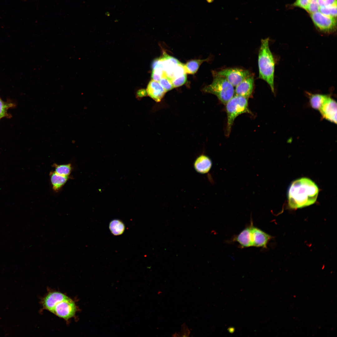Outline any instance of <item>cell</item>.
<instances>
[{"instance_id": "obj_1", "label": "cell", "mask_w": 337, "mask_h": 337, "mask_svg": "<svg viewBox=\"0 0 337 337\" xmlns=\"http://www.w3.org/2000/svg\"><path fill=\"white\" fill-rule=\"evenodd\" d=\"M319 193L315 183L307 178H301L292 182L287 193L288 206L290 209H296L314 203Z\"/></svg>"}, {"instance_id": "obj_2", "label": "cell", "mask_w": 337, "mask_h": 337, "mask_svg": "<svg viewBox=\"0 0 337 337\" xmlns=\"http://www.w3.org/2000/svg\"><path fill=\"white\" fill-rule=\"evenodd\" d=\"M269 38L261 41L258 56L259 78L266 81L270 86L272 92L275 93V61L269 48Z\"/></svg>"}, {"instance_id": "obj_3", "label": "cell", "mask_w": 337, "mask_h": 337, "mask_svg": "<svg viewBox=\"0 0 337 337\" xmlns=\"http://www.w3.org/2000/svg\"><path fill=\"white\" fill-rule=\"evenodd\" d=\"M213 80L210 85L203 89L205 92L215 95L221 102L226 105L234 95V86L224 77L212 71Z\"/></svg>"}, {"instance_id": "obj_4", "label": "cell", "mask_w": 337, "mask_h": 337, "mask_svg": "<svg viewBox=\"0 0 337 337\" xmlns=\"http://www.w3.org/2000/svg\"><path fill=\"white\" fill-rule=\"evenodd\" d=\"M226 110L227 115L226 135L229 136L236 118L241 114H252L248 106V98L235 95L227 103Z\"/></svg>"}, {"instance_id": "obj_5", "label": "cell", "mask_w": 337, "mask_h": 337, "mask_svg": "<svg viewBox=\"0 0 337 337\" xmlns=\"http://www.w3.org/2000/svg\"><path fill=\"white\" fill-rule=\"evenodd\" d=\"M315 27L320 32L326 33L334 32L336 29V18L325 15L318 11L310 14Z\"/></svg>"}, {"instance_id": "obj_6", "label": "cell", "mask_w": 337, "mask_h": 337, "mask_svg": "<svg viewBox=\"0 0 337 337\" xmlns=\"http://www.w3.org/2000/svg\"><path fill=\"white\" fill-rule=\"evenodd\" d=\"M77 310L74 301L69 297L59 303L52 313L66 321L75 316Z\"/></svg>"}, {"instance_id": "obj_7", "label": "cell", "mask_w": 337, "mask_h": 337, "mask_svg": "<svg viewBox=\"0 0 337 337\" xmlns=\"http://www.w3.org/2000/svg\"><path fill=\"white\" fill-rule=\"evenodd\" d=\"M216 72L225 77L234 87L251 74L249 70L238 68H226Z\"/></svg>"}, {"instance_id": "obj_8", "label": "cell", "mask_w": 337, "mask_h": 337, "mask_svg": "<svg viewBox=\"0 0 337 337\" xmlns=\"http://www.w3.org/2000/svg\"><path fill=\"white\" fill-rule=\"evenodd\" d=\"M319 110L323 118L337 123V103L330 96H328Z\"/></svg>"}, {"instance_id": "obj_9", "label": "cell", "mask_w": 337, "mask_h": 337, "mask_svg": "<svg viewBox=\"0 0 337 337\" xmlns=\"http://www.w3.org/2000/svg\"><path fill=\"white\" fill-rule=\"evenodd\" d=\"M68 297L66 295L59 291L50 292L43 298L41 304L43 309L52 313L56 305Z\"/></svg>"}, {"instance_id": "obj_10", "label": "cell", "mask_w": 337, "mask_h": 337, "mask_svg": "<svg viewBox=\"0 0 337 337\" xmlns=\"http://www.w3.org/2000/svg\"><path fill=\"white\" fill-rule=\"evenodd\" d=\"M252 245L256 247L266 248L267 245L272 237L260 229L255 227L252 223L251 226Z\"/></svg>"}, {"instance_id": "obj_11", "label": "cell", "mask_w": 337, "mask_h": 337, "mask_svg": "<svg viewBox=\"0 0 337 337\" xmlns=\"http://www.w3.org/2000/svg\"><path fill=\"white\" fill-rule=\"evenodd\" d=\"M254 76L252 74L236 86L235 95L247 98L252 95L254 86Z\"/></svg>"}, {"instance_id": "obj_12", "label": "cell", "mask_w": 337, "mask_h": 337, "mask_svg": "<svg viewBox=\"0 0 337 337\" xmlns=\"http://www.w3.org/2000/svg\"><path fill=\"white\" fill-rule=\"evenodd\" d=\"M166 92L158 81L152 80L148 85L147 94L156 102H160Z\"/></svg>"}, {"instance_id": "obj_13", "label": "cell", "mask_w": 337, "mask_h": 337, "mask_svg": "<svg viewBox=\"0 0 337 337\" xmlns=\"http://www.w3.org/2000/svg\"><path fill=\"white\" fill-rule=\"evenodd\" d=\"M164 76L170 79L172 72L180 62L176 58L164 53L161 57Z\"/></svg>"}, {"instance_id": "obj_14", "label": "cell", "mask_w": 337, "mask_h": 337, "mask_svg": "<svg viewBox=\"0 0 337 337\" xmlns=\"http://www.w3.org/2000/svg\"><path fill=\"white\" fill-rule=\"evenodd\" d=\"M251 222L250 225L242 230L234 237L233 240L238 242L242 248L252 246L251 235Z\"/></svg>"}, {"instance_id": "obj_15", "label": "cell", "mask_w": 337, "mask_h": 337, "mask_svg": "<svg viewBox=\"0 0 337 337\" xmlns=\"http://www.w3.org/2000/svg\"><path fill=\"white\" fill-rule=\"evenodd\" d=\"M212 164V161L208 157L201 155L196 159L194 165L195 169L198 172L204 174L209 171Z\"/></svg>"}, {"instance_id": "obj_16", "label": "cell", "mask_w": 337, "mask_h": 337, "mask_svg": "<svg viewBox=\"0 0 337 337\" xmlns=\"http://www.w3.org/2000/svg\"><path fill=\"white\" fill-rule=\"evenodd\" d=\"M50 176L52 188L56 192L60 191L67 182L69 177L60 175L54 171L50 172Z\"/></svg>"}, {"instance_id": "obj_17", "label": "cell", "mask_w": 337, "mask_h": 337, "mask_svg": "<svg viewBox=\"0 0 337 337\" xmlns=\"http://www.w3.org/2000/svg\"><path fill=\"white\" fill-rule=\"evenodd\" d=\"M311 107L319 110L328 95L307 93Z\"/></svg>"}, {"instance_id": "obj_18", "label": "cell", "mask_w": 337, "mask_h": 337, "mask_svg": "<svg viewBox=\"0 0 337 337\" xmlns=\"http://www.w3.org/2000/svg\"><path fill=\"white\" fill-rule=\"evenodd\" d=\"M208 59L203 60L195 59L190 60L184 64L186 73L193 74L197 71L200 65L204 61H207Z\"/></svg>"}, {"instance_id": "obj_19", "label": "cell", "mask_w": 337, "mask_h": 337, "mask_svg": "<svg viewBox=\"0 0 337 337\" xmlns=\"http://www.w3.org/2000/svg\"><path fill=\"white\" fill-rule=\"evenodd\" d=\"M109 228L112 234L117 236L122 234L125 230L123 223L118 219L112 220L110 223Z\"/></svg>"}, {"instance_id": "obj_20", "label": "cell", "mask_w": 337, "mask_h": 337, "mask_svg": "<svg viewBox=\"0 0 337 337\" xmlns=\"http://www.w3.org/2000/svg\"><path fill=\"white\" fill-rule=\"evenodd\" d=\"M55 169V172L60 175L69 177L72 170V167L70 164H56L53 165Z\"/></svg>"}, {"instance_id": "obj_21", "label": "cell", "mask_w": 337, "mask_h": 337, "mask_svg": "<svg viewBox=\"0 0 337 337\" xmlns=\"http://www.w3.org/2000/svg\"><path fill=\"white\" fill-rule=\"evenodd\" d=\"M14 106L15 105L12 103L4 102L0 98V119L9 117L10 115L7 113L8 110Z\"/></svg>"}, {"instance_id": "obj_22", "label": "cell", "mask_w": 337, "mask_h": 337, "mask_svg": "<svg viewBox=\"0 0 337 337\" xmlns=\"http://www.w3.org/2000/svg\"><path fill=\"white\" fill-rule=\"evenodd\" d=\"M319 12L325 15L336 17L337 5L329 7L325 6L319 7Z\"/></svg>"}, {"instance_id": "obj_23", "label": "cell", "mask_w": 337, "mask_h": 337, "mask_svg": "<svg viewBox=\"0 0 337 337\" xmlns=\"http://www.w3.org/2000/svg\"><path fill=\"white\" fill-rule=\"evenodd\" d=\"M159 82L166 92L174 88L171 80L165 76H164Z\"/></svg>"}, {"instance_id": "obj_24", "label": "cell", "mask_w": 337, "mask_h": 337, "mask_svg": "<svg viewBox=\"0 0 337 337\" xmlns=\"http://www.w3.org/2000/svg\"><path fill=\"white\" fill-rule=\"evenodd\" d=\"M187 80L186 73L179 77L174 78L171 81L174 88L178 87L185 84Z\"/></svg>"}, {"instance_id": "obj_25", "label": "cell", "mask_w": 337, "mask_h": 337, "mask_svg": "<svg viewBox=\"0 0 337 337\" xmlns=\"http://www.w3.org/2000/svg\"><path fill=\"white\" fill-rule=\"evenodd\" d=\"M164 76V71L161 68L157 67L152 69L151 77L153 80L159 81Z\"/></svg>"}, {"instance_id": "obj_26", "label": "cell", "mask_w": 337, "mask_h": 337, "mask_svg": "<svg viewBox=\"0 0 337 337\" xmlns=\"http://www.w3.org/2000/svg\"><path fill=\"white\" fill-rule=\"evenodd\" d=\"M310 0H296L292 6L302 8L307 11Z\"/></svg>"}, {"instance_id": "obj_27", "label": "cell", "mask_w": 337, "mask_h": 337, "mask_svg": "<svg viewBox=\"0 0 337 337\" xmlns=\"http://www.w3.org/2000/svg\"><path fill=\"white\" fill-rule=\"evenodd\" d=\"M318 0H310L307 12L310 14L319 11Z\"/></svg>"}, {"instance_id": "obj_28", "label": "cell", "mask_w": 337, "mask_h": 337, "mask_svg": "<svg viewBox=\"0 0 337 337\" xmlns=\"http://www.w3.org/2000/svg\"><path fill=\"white\" fill-rule=\"evenodd\" d=\"M318 3L319 7H329L337 5V0H318Z\"/></svg>"}]
</instances>
